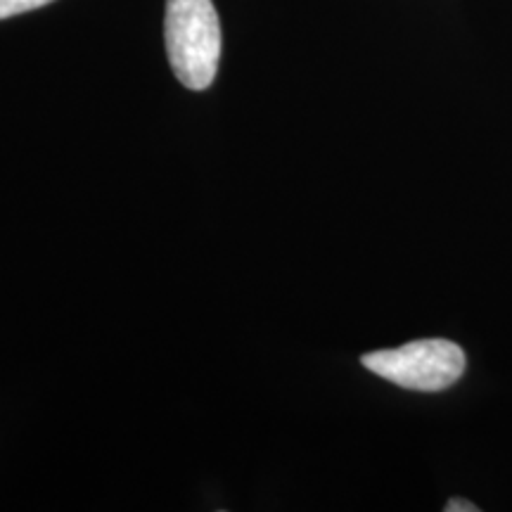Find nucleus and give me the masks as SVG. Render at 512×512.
I'll return each mask as SVG.
<instances>
[{"label": "nucleus", "instance_id": "4", "mask_svg": "<svg viewBox=\"0 0 512 512\" xmlns=\"http://www.w3.org/2000/svg\"><path fill=\"white\" fill-rule=\"evenodd\" d=\"M446 512H477V505L470 501H451L446 505Z\"/></svg>", "mask_w": 512, "mask_h": 512}, {"label": "nucleus", "instance_id": "2", "mask_svg": "<svg viewBox=\"0 0 512 512\" xmlns=\"http://www.w3.org/2000/svg\"><path fill=\"white\" fill-rule=\"evenodd\" d=\"M370 373L415 392H441L460 380L465 354L448 339H420L399 349L370 351L361 358Z\"/></svg>", "mask_w": 512, "mask_h": 512}, {"label": "nucleus", "instance_id": "1", "mask_svg": "<svg viewBox=\"0 0 512 512\" xmlns=\"http://www.w3.org/2000/svg\"><path fill=\"white\" fill-rule=\"evenodd\" d=\"M166 53L176 79L204 91L221 60V22L211 0H166Z\"/></svg>", "mask_w": 512, "mask_h": 512}, {"label": "nucleus", "instance_id": "3", "mask_svg": "<svg viewBox=\"0 0 512 512\" xmlns=\"http://www.w3.org/2000/svg\"><path fill=\"white\" fill-rule=\"evenodd\" d=\"M48 3H53V0H0V19L24 15V12L38 10Z\"/></svg>", "mask_w": 512, "mask_h": 512}]
</instances>
